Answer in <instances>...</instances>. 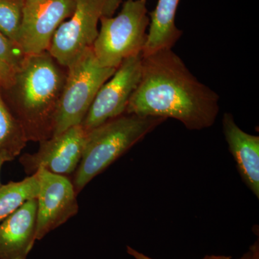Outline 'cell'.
Wrapping results in <instances>:
<instances>
[{"mask_svg": "<svg viewBox=\"0 0 259 259\" xmlns=\"http://www.w3.org/2000/svg\"><path fill=\"white\" fill-rule=\"evenodd\" d=\"M37 199L36 238L40 241L79 212L77 193L69 177L40 168Z\"/></svg>", "mask_w": 259, "mask_h": 259, "instance_id": "ba28073f", "label": "cell"}, {"mask_svg": "<svg viewBox=\"0 0 259 259\" xmlns=\"http://www.w3.org/2000/svg\"><path fill=\"white\" fill-rule=\"evenodd\" d=\"M74 8L75 0H25L18 40L24 55L49 51L56 30Z\"/></svg>", "mask_w": 259, "mask_h": 259, "instance_id": "9c48e42d", "label": "cell"}, {"mask_svg": "<svg viewBox=\"0 0 259 259\" xmlns=\"http://www.w3.org/2000/svg\"><path fill=\"white\" fill-rule=\"evenodd\" d=\"M25 3V0H0V32L18 47Z\"/></svg>", "mask_w": 259, "mask_h": 259, "instance_id": "2e32d148", "label": "cell"}, {"mask_svg": "<svg viewBox=\"0 0 259 259\" xmlns=\"http://www.w3.org/2000/svg\"><path fill=\"white\" fill-rule=\"evenodd\" d=\"M258 241L255 242L254 244L250 247V257L249 259H259Z\"/></svg>", "mask_w": 259, "mask_h": 259, "instance_id": "44dd1931", "label": "cell"}, {"mask_svg": "<svg viewBox=\"0 0 259 259\" xmlns=\"http://www.w3.org/2000/svg\"><path fill=\"white\" fill-rule=\"evenodd\" d=\"M143 54L127 58L97 93L81 125L86 131L125 113L127 104L139 84Z\"/></svg>", "mask_w": 259, "mask_h": 259, "instance_id": "52a82bcc", "label": "cell"}, {"mask_svg": "<svg viewBox=\"0 0 259 259\" xmlns=\"http://www.w3.org/2000/svg\"><path fill=\"white\" fill-rule=\"evenodd\" d=\"M121 0H75L71 18L58 28L49 53L67 69L93 47L98 35V23L102 17H111Z\"/></svg>", "mask_w": 259, "mask_h": 259, "instance_id": "8992f818", "label": "cell"}, {"mask_svg": "<svg viewBox=\"0 0 259 259\" xmlns=\"http://www.w3.org/2000/svg\"><path fill=\"white\" fill-rule=\"evenodd\" d=\"M25 56L15 44L0 32V60L15 71L21 64Z\"/></svg>", "mask_w": 259, "mask_h": 259, "instance_id": "e0dca14e", "label": "cell"}, {"mask_svg": "<svg viewBox=\"0 0 259 259\" xmlns=\"http://www.w3.org/2000/svg\"><path fill=\"white\" fill-rule=\"evenodd\" d=\"M223 131L238 173L245 185L259 198V136L248 134L237 125L234 117L226 112Z\"/></svg>", "mask_w": 259, "mask_h": 259, "instance_id": "7c38bea8", "label": "cell"}, {"mask_svg": "<svg viewBox=\"0 0 259 259\" xmlns=\"http://www.w3.org/2000/svg\"><path fill=\"white\" fill-rule=\"evenodd\" d=\"M37 199L23 204L0 223V259H27L36 238Z\"/></svg>", "mask_w": 259, "mask_h": 259, "instance_id": "8fae6325", "label": "cell"}, {"mask_svg": "<svg viewBox=\"0 0 259 259\" xmlns=\"http://www.w3.org/2000/svg\"><path fill=\"white\" fill-rule=\"evenodd\" d=\"M127 253L131 256L134 257L135 259H153L145 255L144 253L139 252V250L134 249L129 245L127 246ZM202 259H232V256L231 255H207Z\"/></svg>", "mask_w": 259, "mask_h": 259, "instance_id": "d6986e66", "label": "cell"}, {"mask_svg": "<svg viewBox=\"0 0 259 259\" xmlns=\"http://www.w3.org/2000/svg\"><path fill=\"white\" fill-rule=\"evenodd\" d=\"M103 67L94 55L93 47L67 68L66 81L54 120L53 136L81 125L100 89L115 72Z\"/></svg>", "mask_w": 259, "mask_h": 259, "instance_id": "5b68a950", "label": "cell"}, {"mask_svg": "<svg viewBox=\"0 0 259 259\" xmlns=\"http://www.w3.org/2000/svg\"><path fill=\"white\" fill-rule=\"evenodd\" d=\"M27 143L23 129L10 111L0 88V151H8L16 158Z\"/></svg>", "mask_w": 259, "mask_h": 259, "instance_id": "9a60e30c", "label": "cell"}, {"mask_svg": "<svg viewBox=\"0 0 259 259\" xmlns=\"http://www.w3.org/2000/svg\"><path fill=\"white\" fill-rule=\"evenodd\" d=\"M93 51L103 67L117 69L131 56L143 53L150 24L146 0H127L115 17H102Z\"/></svg>", "mask_w": 259, "mask_h": 259, "instance_id": "277c9868", "label": "cell"}, {"mask_svg": "<svg viewBox=\"0 0 259 259\" xmlns=\"http://www.w3.org/2000/svg\"><path fill=\"white\" fill-rule=\"evenodd\" d=\"M66 74L67 69L49 51L25 55L9 88L2 89L5 102L28 142L52 137Z\"/></svg>", "mask_w": 259, "mask_h": 259, "instance_id": "7a4b0ae2", "label": "cell"}, {"mask_svg": "<svg viewBox=\"0 0 259 259\" xmlns=\"http://www.w3.org/2000/svg\"><path fill=\"white\" fill-rule=\"evenodd\" d=\"M219 96L200 82L172 49L143 56L139 84L125 114L173 118L187 129L212 127L219 113Z\"/></svg>", "mask_w": 259, "mask_h": 259, "instance_id": "6da1fadb", "label": "cell"}, {"mask_svg": "<svg viewBox=\"0 0 259 259\" xmlns=\"http://www.w3.org/2000/svg\"><path fill=\"white\" fill-rule=\"evenodd\" d=\"M166 120L125 113L87 131L82 156L73 175L76 193Z\"/></svg>", "mask_w": 259, "mask_h": 259, "instance_id": "3957f363", "label": "cell"}, {"mask_svg": "<svg viewBox=\"0 0 259 259\" xmlns=\"http://www.w3.org/2000/svg\"><path fill=\"white\" fill-rule=\"evenodd\" d=\"M15 158L13 155L7 151H0V174H1L2 168L5 163L8 161H13ZM0 183V187H1Z\"/></svg>", "mask_w": 259, "mask_h": 259, "instance_id": "ffe728a7", "label": "cell"}, {"mask_svg": "<svg viewBox=\"0 0 259 259\" xmlns=\"http://www.w3.org/2000/svg\"><path fill=\"white\" fill-rule=\"evenodd\" d=\"M180 0H158L156 8L150 13L149 30L143 50V56L156 51L172 49L182 37L175 18Z\"/></svg>", "mask_w": 259, "mask_h": 259, "instance_id": "4fadbf2b", "label": "cell"}, {"mask_svg": "<svg viewBox=\"0 0 259 259\" xmlns=\"http://www.w3.org/2000/svg\"><path fill=\"white\" fill-rule=\"evenodd\" d=\"M250 257V250L249 251L247 252V253H244L241 257H240L239 258L237 259H249Z\"/></svg>", "mask_w": 259, "mask_h": 259, "instance_id": "7402d4cb", "label": "cell"}, {"mask_svg": "<svg viewBox=\"0 0 259 259\" xmlns=\"http://www.w3.org/2000/svg\"><path fill=\"white\" fill-rule=\"evenodd\" d=\"M40 191L37 174L19 182H10L0 187V223L28 200L36 199Z\"/></svg>", "mask_w": 259, "mask_h": 259, "instance_id": "5bb4252c", "label": "cell"}, {"mask_svg": "<svg viewBox=\"0 0 259 259\" xmlns=\"http://www.w3.org/2000/svg\"><path fill=\"white\" fill-rule=\"evenodd\" d=\"M87 131L81 125L39 142L38 150L25 153L19 158L27 175H34L42 168L56 175L69 177L79 166L83 151Z\"/></svg>", "mask_w": 259, "mask_h": 259, "instance_id": "30bf717a", "label": "cell"}, {"mask_svg": "<svg viewBox=\"0 0 259 259\" xmlns=\"http://www.w3.org/2000/svg\"><path fill=\"white\" fill-rule=\"evenodd\" d=\"M14 75V70L0 60V88L3 90L9 88L13 82Z\"/></svg>", "mask_w": 259, "mask_h": 259, "instance_id": "ac0fdd59", "label": "cell"}]
</instances>
